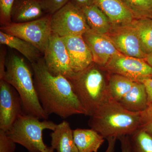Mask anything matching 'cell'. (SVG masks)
I'll list each match as a JSON object with an SVG mask.
<instances>
[{
  "mask_svg": "<svg viewBox=\"0 0 152 152\" xmlns=\"http://www.w3.org/2000/svg\"><path fill=\"white\" fill-rule=\"evenodd\" d=\"M31 65L38 99L47 114H55L63 119L73 115H85L84 110L67 78L51 74L43 58Z\"/></svg>",
  "mask_w": 152,
  "mask_h": 152,
  "instance_id": "obj_1",
  "label": "cell"
},
{
  "mask_svg": "<svg viewBox=\"0 0 152 152\" xmlns=\"http://www.w3.org/2000/svg\"><path fill=\"white\" fill-rule=\"evenodd\" d=\"M88 124L104 139L131 136L140 129V113L128 110L110 99L91 116Z\"/></svg>",
  "mask_w": 152,
  "mask_h": 152,
  "instance_id": "obj_2",
  "label": "cell"
},
{
  "mask_svg": "<svg viewBox=\"0 0 152 152\" xmlns=\"http://www.w3.org/2000/svg\"><path fill=\"white\" fill-rule=\"evenodd\" d=\"M33 73L23 58L13 54L6 61L5 73L3 80L18 93L24 113L41 120H48L49 115L44 110L38 99Z\"/></svg>",
  "mask_w": 152,
  "mask_h": 152,
  "instance_id": "obj_3",
  "label": "cell"
},
{
  "mask_svg": "<svg viewBox=\"0 0 152 152\" xmlns=\"http://www.w3.org/2000/svg\"><path fill=\"white\" fill-rule=\"evenodd\" d=\"M101 67L93 63L84 70L75 73L68 79L86 116H91L102 104L110 99L109 76L107 78Z\"/></svg>",
  "mask_w": 152,
  "mask_h": 152,
  "instance_id": "obj_4",
  "label": "cell"
},
{
  "mask_svg": "<svg viewBox=\"0 0 152 152\" xmlns=\"http://www.w3.org/2000/svg\"><path fill=\"white\" fill-rule=\"evenodd\" d=\"M40 120L23 114L6 132L16 143L23 146L29 152H42L48 147L43 139V131H54L57 124L52 121Z\"/></svg>",
  "mask_w": 152,
  "mask_h": 152,
  "instance_id": "obj_5",
  "label": "cell"
},
{
  "mask_svg": "<svg viewBox=\"0 0 152 152\" xmlns=\"http://www.w3.org/2000/svg\"><path fill=\"white\" fill-rule=\"evenodd\" d=\"M51 16L47 15L40 18L26 23H12L1 27V31L24 40L44 54L52 34Z\"/></svg>",
  "mask_w": 152,
  "mask_h": 152,
  "instance_id": "obj_6",
  "label": "cell"
},
{
  "mask_svg": "<svg viewBox=\"0 0 152 152\" xmlns=\"http://www.w3.org/2000/svg\"><path fill=\"white\" fill-rule=\"evenodd\" d=\"M52 33L61 37L83 36L90 28L81 8L72 1L51 16Z\"/></svg>",
  "mask_w": 152,
  "mask_h": 152,
  "instance_id": "obj_7",
  "label": "cell"
},
{
  "mask_svg": "<svg viewBox=\"0 0 152 152\" xmlns=\"http://www.w3.org/2000/svg\"><path fill=\"white\" fill-rule=\"evenodd\" d=\"M104 68L109 73L124 76L136 83L152 78V67L145 59L121 53L113 57Z\"/></svg>",
  "mask_w": 152,
  "mask_h": 152,
  "instance_id": "obj_8",
  "label": "cell"
},
{
  "mask_svg": "<svg viewBox=\"0 0 152 152\" xmlns=\"http://www.w3.org/2000/svg\"><path fill=\"white\" fill-rule=\"evenodd\" d=\"M43 58L49 72L54 75L70 78L75 75L62 38L52 33Z\"/></svg>",
  "mask_w": 152,
  "mask_h": 152,
  "instance_id": "obj_9",
  "label": "cell"
},
{
  "mask_svg": "<svg viewBox=\"0 0 152 152\" xmlns=\"http://www.w3.org/2000/svg\"><path fill=\"white\" fill-rule=\"evenodd\" d=\"M24 113L18 93L4 80H0V130L7 132Z\"/></svg>",
  "mask_w": 152,
  "mask_h": 152,
  "instance_id": "obj_10",
  "label": "cell"
},
{
  "mask_svg": "<svg viewBox=\"0 0 152 152\" xmlns=\"http://www.w3.org/2000/svg\"><path fill=\"white\" fill-rule=\"evenodd\" d=\"M106 35L122 54L145 59L147 55L142 50L138 36L131 23L112 26Z\"/></svg>",
  "mask_w": 152,
  "mask_h": 152,
  "instance_id": "obj_11",
  "label": "cell"
},
{
  "mask_svg": "<svg viewBox=\"0 0 152 152\" xmlns=\"http://www.w3.org/2000/svg\"><path fill=\"white\" fill-rule=\"evenodd\" d=\"M83 37L91 53L93 62L101 67H104L113 57L121 54L105 34L90 30Z\"/></svg>",
  "mask_w": 152,
  "mask_h": 152,
  "instance_id": "obj_12",
  "label": "cell"
},
{
  "mask_svg": "<svg viewBox=\"0 0 152 152\" xmlns=\"http://www.w3.org/2000/svg\"><path fill=\"white\" fill-rule=\"evenodd\" d=\"M62 38L75 73L84 70L94 63L91 53L83 36H71Z\"/></svg>",
  "mask_w": 152,
  "mask_h": 152,
  "instance_id": "obj_13",
  "label": "cell"
},
{
  "mask_svg": "<svg viewBox=\"0 0 152 152\" xmlns=\"http://www.w3.org/2000/svg\"><path fill=\"white\" fill-rule=\"evenodd\" d=\"M42 0H15L12 11V23H26L46 15Z\"/></svg>",
  "mask_w": 152,
  "mask_h": 152,
  "instance_id": "obj_14",
  "label": "cell"
},
{
  "mask_svg": "<svg viewBox=\"0 0 152 152\" xmlns=\"http://www.w3.org/2000/svg\"><path fill=\"white\" fill-rule=\"evenodd\" d=\"M94 2L108 18L113 26L130 23L134 19L122 0H94Z\"/></svg>",
  "mask_w": 152,
  "mask_h": 152,
  "instance_id": "obj_15",
  "label": "cell"
},
{
  "mask_svg": "<svg viewBox=\"0 0 152 152\" xmlns=\"http://www.w3.org/2000/svg\"><path fill=\"white\" fill-rule=\"evenodd\" d=\"M50 136L51 147L57 152H79L74 141L73 130L66 121L57 124Z\"/></svg>",
  "mask_w": 152,
  "mask_h": 152,
  "instance_id": "obj_16",
  "label": "cell"
},
{
  "mask_svg": "<svg viewBox=\"0 0 152 152\" xmlns=\"http://www.w3.org/2000/svg\"><path fill=\"white\" fill-rule=\"evenodd\" d=\"M73 133L79 152H97L104 142L103 137L92 129H77Z\"/></svg>",
  "mask_w": 152,
  "mask_h": 152,
  "instance_id": "obj_17",
  "label": "cell"
},
{
  "mask_svg": "<svg viewBox=\"0 0 152 152\" xmlns=\"http://www.w3.org/2000/svg\"><path fill=\"white\" fill-rule=\"evenodd\" d=\"M131 112L142 113L148 106V95L142 83H135L132 89L118 102Z\"/></svg>",
  "mask_w": 152,
  "mask_h": 152,
  "instance_id": "obj_18",
  "label": "cell"
},
{
  "mask_svg": "<svg viewBox=\"0 0 152 152\" xmlns=\"http://www.w3.org/2000/svg\"><path fill=\"white\" fill-rule=\"evenodd\" d=\"M0 43L11 48L15 49L26 57L31 64L37 61L40 58V53H42L33 45L23 39L1 31Z\"/></svg>",
  "mask_w": 152,
  "mask_h": 152,
  "instance_id": "obj_19",
  "label": "cell"
},
{
  "mask_svg": "<svg viewBox=\"0 0 152 152\" xmlns=\"http://www.w3.org/2000/svg\"><path fill=\"white\" fill-rule=\"evenodd\" d=\"M81 9L90 29L102 34L109 32L113 25L105 14L95 4Z\"/></svg>",
  "mask_w": 152,
  "mask_h": 152,
  "instance_id": "obj_20",
  "label": "cell"
},
{
  "mask_svg": "<svg viewBox=\"0 0 152 152\" xmlns=\"http://www.w3.org/2000/svg\"><path fill=\"white\" fill-rule=\"evenodd\" d=\"M131 24L138 36L144 53L147 55L152 53V19H134Z\"/></svg>",
  "mask_w": 152,
  "mask_h": 152,
  "instance_id": "obj_21",
  "label": "cell"
},
{
  "mask_svg": "<svg viewBox=\"0 0 152 152\" xmlns=\"http://www.w3.org/2000/svg\"><path fill=\"white\" fill-rule=\"evenodd\" d=\"M135 83L124 76L110 74L108 80L110 99L119 102L132 89Z\"/></svg>",
  "mask_w": 152,
  "mask_h": 152,
  "instance_id": "obj_22",
  "label": "cell"
},
{
  "mask_svg": "<svg viewBox=\"0 0 152 152\" xmlns=\"http://www.w3.org/2000/svg\"><path fill=\"white\" fill-rule=\"evenodd\" d=\"M134 19L152 18V0H122Z\"/></svg>",
  "mask_w": 152,
  "mask_h": 152,
  "instance_id": "obj_23",
  "label": "cell"
},
{
  "mask_svg": "<svg viewBox=\"0 0 152 152\" xmlns=\"http://www.w3.org/2000/svg\"><path fill=\"white\" fill-rule=\"evenodd\" d=\"M130 137L132 152H152V137L140 129Z\"/></svg>",
  "mask_w": 152,
  "mask_h": 152,
  "instance_id": "obj_24",
  "label": "cell"
},
{
  "mask_svg": "<svg viewBox=\"0 0 152 152\" xmlns=\"http://www.w3.org/2000/svg\"><path fill=\"white\" fill-rule=\"evenodd\" d=\"M15 0H0V22L1 26L12 23L11 11Z\"/></svg>",
  "mask_w": 152,
  "mask_h": 152,
  "instance_id": "obj_25",
  "label": "cell"
},
{
  "mask_svg": "<svg viewBox=\"0 0 152 152\" xmlns=\"http://www.w3.org/2000/svg\"><path fill=\"white\" fill-rule=\"evenodd\" d=\"M70 0H42L44 10L47 15H52L62 8Z\"/></svg>",
  "mask_w": 152,
  "mask_h": 152,
  "instance_id": "obj_26",
  "label": "cell"
},
{
  "mask_svg": "<svg viewBox=\"0 0 152 152\" xmlns=\"http://www.w3.org/2000/svg\"><path fill=\"white\" fill-rule=\"evenodd\" d=\"M16 143L9 137L7 132L0 130V152H14Z\"/></svg>",
  "mask_w": 152,
  "mask_h": 152,
  "instance_id": "obj_27",
  "label": "cell"
},
{
  "mask_svg": "<svg viewBox=\"0 0 152 152\" xmlns=\"http://www.w3.org/2000/svg\"><path fill=\"white\" fill-rule=\"evenodd\" d=\"M141 114L140 129L152 137V113Z\"/></svg>",
  "mask_w": 152,
  "mask_h": 152,
  "instance_id": "obj_28",
  "label": "cell"
},
{
  "mask_svg": "<svg viewBox=\"0 0 152 152\" xmlns=\"http://www.w3.org/2000/svg\"><path fill=\"white\" fill-rule=\"evenodd\" d=\"M118 140L121 142V152H132L130 136H123Z\"/></svg>",
  "mask_w": 152,
  "mask_h": 152,
  "instance_id": "obj_29",
  "label": "cell"
},
{
  "mask_svg": "<svg viewBox=\"0 0 152 152\" xmlns=\"http://www.w3.org/2000/svg\"><path fill=\"white\" fill-rule=\"evenodd\" d=\"M6 50L1 49L0 54V80H3L6 72Z\"/></svg>",
  "mask_w": 152,
  "mask_h": 152,
  "instance_id": "obj_30",
  "label": "cell"
},
{
  "mask_svg": "<svg viewBox=\"0 0 152 152\" xmlns=\"http://www.w3.org/2000/svg\"><path fill=\"white\" fill-rule=\"evenodd\" d=\"M142 83L145 85L148 95V104L152 102V78L145 79Z\"/></svg>",
  "mask_w": 152,
  "mask_h": 152,
  "instance_id": "obj_31",
  "label": "cell"
},
{
  "mask_svg": "<svg viewBox=\"0 0 152 152\" xmlns=\"http://www.w3.org/2000/svg\"><path fill=\"white\" fill-rule=\"evenodd\" d=\"M80 8L95 4L94 0H71Z\"/></svg>",
  "mask_w": 152,
  "mask_h": 152,
  "instance_id": "obj_32",
  "label": "cell"
},
{
  "mask_svg": "<svg viewBox=\"0 0 152 152\" xmlns=\"http://www.w3.org/2000/svg\"><path fill=\"white\" fill-rule=\"evenodd\" d=\"M117 139L116 138H109L107 139L108 146L105 152H115L116 142Z\"/></svg>",
  "mask_w": 152,
  "mask_h": 152,
  "instance_id": "obj_33",
  "label": "cell"
},
{
  "mask_svg": "<svg viewBox=\"0 0 152 152\" xmlns=\"http://www.w3.org/2000/svg\"><path fill=\"white\" fill-rule=\"evenodd\" d=\"M145 60L152 67V53L147 55Z\"/></svg>",
  "mask_w": 152,
  "mask_h": 152,
  "instance_id": "obj_34",
  "label": "cell"
},
{
  "mask_svg": "<svg viewBox=\"0 0 152 152\" xmlns=\"http://www.w3.org/2000/svg\"><path fill=\"white\" fill-rule=\"evenodd\" d=\"M42 152H55L54 150L52 148L51 146L47 147Z\"/></svg>",
  "mask_w": 152,
  "mask_h": 152,
  "instance_id": "obj_35",
  "label": "cell"
},
{
  "mask_svg": "<svg viewBox=\"0 0 152 152\" xmlns=\"http://www.w3.org/2000/svg\"></svg>",
  "mask_w": 152,
  "mask_h": 152,
  "instance_id": "obj_36",
  "label": "cell"
}]
</instances>
